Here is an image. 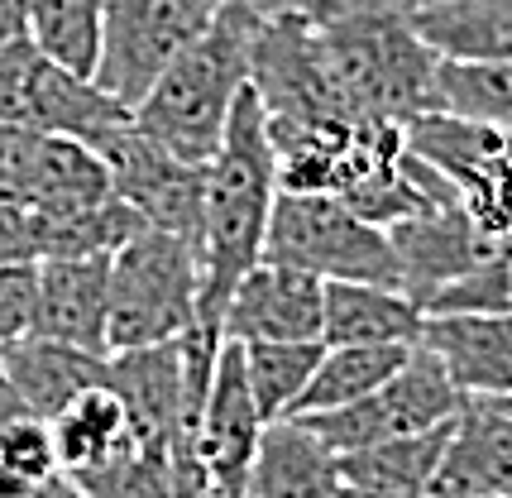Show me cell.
Listing matches in <instances>:
<instances>
[{
  "label": "cell",
  "instance_id": "obj_23",
  "mask_svg": "<svg viewBox=\"0 0 512 498\" xmlns=\"http://www.w3.org/2000/svg\"><path fill=\"white\" fill-rule=\"evenodd\" d=\"M53 436H58V465L63 475H91L101 465H111L115 455L134 451V431L125 398L115 384H96L82 398H72L58 417H53Z\"/></svg>",
  "mask_w": 512,
  "mask_h": 498
},
{
  "label": "cell",
  "instance_id": "obj_10",
  "mask_svg": "<svg viewBox=\"0 0 512 498\" xmlns=\"http://www.w3.org/2000/svg\"><path fill=\"white\" fill-rule=\"evenodd\" d=\"M221 0H111L106 5V48L96 82L115 101L139 106L187 44H197L216 20Z\"/></svg>",
  "mask_w": 512,
  "mask_h": 498
},
{
  "label": "cell",
  "instance_id": "obj_33",
  "mask_svg": "<svg viewBox=\"0 0 512 498\" xmlns=\"http://www.w3.org/2000/svg\"><path fill=\"white\" fill-rule=\"evenodd\" d=\"M0 460L10 470H20L24 479H48L58 475V436H53V422L48 417H34V412H20L15 422L0 427Z\"/></svg>",
  "mask_w": 512,
  "mask_h": 498
},
{
  "label": "cell",
  "instance_id": "obj_6",
  "mask_svg": "<svg viewBox=\"0 0 512 498\" xmlns=\"http://www.w3.org/2000/svg\"><path fill=\"white\" fill-rule=\"evenodd\" d=\"M249 87L259 91L268 120H292V125L369 120L350 106L340 87L312 10H264L249 58Z\"/></svg>",
  "mask_w": 512,
  "mask_h": 498
},
{
  "label": "cell",
  "instance_id": "obj_32",
  "mask_svg": "<svg viewBox=\"0 0 512 498\" xmlns=\"http://www.w3.org/2000/svg\"><path fill=\"white\" fill-rule=\"evenodd\" d=\"M460 202L493 240H512V135L503 154H493L474 178L460 182Z\"/></svg>",
  "mask_w": 512,
  "mask_h": 498
},
{
  "label": "cell",
  "instance_id": "obj_13",
  "mask_svg": "<svg viewBox=\"0 0 512 498\" xmlns=\"http://www.w3.org/2000/svg\"><path fill=\"white\" fill-rule=\"evenodd\" d=\"M326 321V283L307 269H288L259 259L254 269L235 283V293L221 312L225 340H321Z\"/></svg>",
  "mask_w": 512,
  "mask_h": 498
},
{
  "label": "cell",
  "instance_id": "obj_15",
  "mask_svg": "<svg viewBox=\"0 0 512 498\" xmlns=\"http://www.w3.org/2000/svg\"><path fill=\"white\" fill-rule=\"evenodd\" d=\"M393 235V249H398L402 264V288L426 307V297L441 293L446 283H455L460 273H469L479 259H489L503 240H493L489 230L479 226L465 211V202L436 206V211H422L412 221L388 230Z\"/></svg>",
  "mask_w": 512,
  "mask_h": 498
},
{
  "label": "cell",
  "instance_id": "obj_42",
  "mask_svg": "<svg viewBox=\"0 0 512 498\" xmlns=\"http://www.w3.org/2000/svg\"><path fill=\"white\" fill-rule=\"evenodd\" d=\"M465 498H503V494H465Z\"/></svg>",
  "mask_w": 512,
  "mask_h": 498
},
{
  "label": "cell",
  "instance_id": "obj_31",
  "mask_svg": "<svg viewBox=\"0 0 512 498\" xmlns=\"http://www.w3.org/2000/svg\"><path fill=\"white\" fill-rule=\"evenodd\" d=\"M450 312H512V240H503L489 259H479L469 273L426 297V317H450Z\"/></svg>",
  "mask_w": 512,
  "mask_h": 498
},
{
  "label": "cell",
  "instance_id": "obj_43",
  "mask_svg": "<svg viewBox=\"0 0 512 498\" xmlns=\"http://www.w3.org/2000/svg\"><path fill=\"white\" fill-rule=\"evenodd\" d=\"M503 498H512V484H508V494H503Z\"/></svg>",
  "mask_w": 512,
  "mask_h": 498
},
{
  "label": "cell",
  "instance_id": "obj_38",
  "mask_svg": "<svg viewBox=\"0 0 512 498\" xmlns=\"http://www.w3.org/2000/svg\"><path fill=\"white\" fill-rule=\"evenodd\" d=\"M20 412H29V408H24L20 388L10 384V374H5V364H0V427H5V422H15Z\"/></svg>",
  "mask_w": 512,
  "mask_h": 498
},
{
  "label": "cell",
  "instance_id": "obj_27",
  "mask_svg": "<svg viewBox=\"0 0 512 498\" xmlns=\"http://www.w3.org/2000/svg\"><path fill=\"white\" fill-rule=\"evenodd\" d=\"M503 144H508V135L498 125H484V120H469V115H455V111H426L407 125V149L431 163L436 173H446L455 182V192L493 154H503Z\"/></svg>",
  "mask_w": 512,
  "mask_h": 498
},
{
  "label": "cell",
  "instance_id": "obj_41",
  "mask_svg": "<svg viewBox=\"0 0 512 498\" xmlns=\"http://www.w3.org/2000/svg\"><path fill=\"white\" fill-rule=\"evenodd\" d=\"M493 403H503V408H508V412H512V398H493Z\"/></svg>",
  "mask_w": 512,
  "mask_h": 498
},
{
  "label": "cell",
  "instance_id": "obj_12",
  "mask_svg": "<svg viewBox=\"0 0 512 498\" xmlns=\"http://www.w3.org/2000/svg\"><path fill=\"white\" fill-rule=\"evenodd\" d=\"M259 436H264V417L254 408V393L245 379V345L225 340L197 431V455L206 465V498H245Z\"/></svg>",
  "mask_w": 512,
  "mask_h": 498
},
{
  "label": "cell",
  "instance_id": "obj_2",
  "mask_svg": "<svg viewBox=\"0 0 512 498\" xmlns=\"http://www.w3.org/2000/svg\"><path fill=\"white\" fill-rule=\"evenodd\" d=\"M417 0H316L312 10L321 44L350 106L369 120L412 125L436 111L441 53L412 20Z\"/></svg>",
  "mask_w": 512,
  "mask_h": 498
},
{
  "label": "cell",
  "instance_id": "obj_25",
  "mask_svg": "<svg viewBox=\"0 0 512 498\" xmlns=\"http://www.w3.org/2000/svg\"><path fill=\"white\" fill-rule=\"evenodd\" d=\"M450 422H455V417H450ZM450 422L340 455V479H345V484H364V489H379V494H388V498H431V479L441 470V455H446V441H450Z\"/></svg>",
  "mask_w": 512,
  "mask_h": 498
},
{
  "label": "cell",
  "instance_id": "obj_3",
  "mask_svg": "<svg viewBox=\"0 0 512 498\" xmlns=\"http://www.w3.org/2000/svg\"><path fill=\"white\" fill-rule=\"evenodd\" d=\"M264 10L245 0H221L216 20L206 24L197 44H187L158 72V82L134 106V125L178 159L211 163L221 149L240 91L249 87V58Z\"/></svg>",
  "mask_w": 512,
  "mask_h": 498
},
{
  "label": "cell",
  "instance_id": "obj_1",
  "mask_svg": "<svg viewBox=\"0 0 512 498\" xmlns=\"http://www.w3.org/2000/svg\"><path fill=\"white\" fill-rule=\"evenodd\" d=\"M278 192H283V182H278V154H273V139H268V111L259 91L245 87L235 101L221 149L206 168L197 321H221L235 283L264 259Z\"/></svg>",
  "mask_w": 512,
  "mask_h": 498
},
{
  "label": "cell",
  "instance_id": "obj_11",
  "mask_svg": "<svg viewBox=\"0 0 512 498\" xmlns=\"http://www.w3.org/2000/svg\"><path fill=\"white\" fill-rule=\"evenodd\" d=\"M115 197L106 159L87 139L48 135L0 120V202L15 206H67Z\"/></svg>",
  "mask_w": 512,
  "mask_h": 498
},
{
  "label": "cell",
  "instance_id": "obj_28",
  "mask_svg": "<svg viewBox=\"0 0 512 498\" xmlns=\"http://www.w3.org/2000/svg\"><path fill=\"white\" fill-rule=\"evenodd\" d=\"M321 355H326V340H254L245 345V379L264 422L292 417Z\"/></svg>",
  "mask_w": 512,
  "mask_h": 498
},
{
  "label": "cell",
  "instance_id": "obj_24",
  "mask_svg": "<svg viewBox=\"0 0 512 498\" xmlns=\"http://www.w3.org/2000/svg\"><path fill=\"white\" fill-rule=\"evenodd\" d=\"M34 240L39 259H91V254H115L144 230V216L120 197L101 202H67V206H34Z\"/></svg>",
  "mask_w": 512,
  "mask_h": 498
},
{
  "label": "cell",
  "instance_id": "obj_5",
  "mask_svg": "<svg viewBox=\"0 0 512 498\" xmlns=\"http://www.w3.org/2000/svg\"><path fill=\"white\" fill-rule=\"evenodd\" d=\"M264 259L307 269L321 283H393L402 288L393 235L383 226H369L340 197H326V192H278Z\"/></svg>",
  "mask_w": 512,
  "mask_h": 498
},
{
  "label": "cell",
  "instance_id": "obj_26",
  "mask_svg": "<svg viewBox=\"0 0 512 498\" xmlns=\"http://www.w3.org/2000/svg\"><path fill=\"white\" fill-rule=\"evenodd\" d=\"M412 350H417V345H326V355L316 364L312 384L302 388L292 417L335 412V408L359 403V398H369L374 388H383L402 364H407Z\"/></svg>",
  "mask_w": 512,
  "mask_h": 498
},
{
  "label": "cell",
  "instance_id": "obj_21",
  "mask_svg": "<svg viewBox=\"0 0 512 498\" xmlns=\"http://www.w3.org/2000/svg\"><path fill=\"white\" fill-rule=\"evenodd\" d=\"M426 307L393 283H326V345H422Z\"/></svg>",
  "mask_w": 512,
  "mask_h": 498
},
{
  "label": "cell",
  "instance_id": "obj_37",
  "mask_svg": "<svg viewBox=\"0 0 512 498\" xmlns=\"http://www.w3.org/2000/svg\"><path fill=\"white\" fill-rule=\"evenodd\" d=\"M29 498H87V489H82V484H77L72 475H63V470H58V475L39 479V484H34V494H29Z\"/></svg>",
  "mask_w": 512,
  "mask_h": 498
},
{
  "label": "cell",
  "instance_id": "obj_7",
  "mask_svg": "<svg viewBox=\"0 0 512 498\" xmlns=\"http://www.w3.org/2000/svg\"><path fill=\"white\" fill-rule=\"evenodd\" d=\"M130 115L134 106L115 101L96 77H82L67 63H58L29 34L15 39L10 48H0V120L91 144Z\"/></svg>",
  "mask_w": 512,
  "mask_h": 498
},
{
  "label": "cell",
  "instance_id": "obj_40",
  "mask_svg": "<svg viewBox=\"0 0 512 498\" xmlns=\"http://www.w3.org/2000/svg\"><path fill=\"white\" fill-rule=\"evenodd\" d=\"M335 498H388V494H379V489H364V484H345V479H340Z\"/></svg>",
  "mask_w": 512,
  "mask_h": 498
},
{
  "label": "cell",
  "instance_id": "obj_17",
  "mask_svg": "<svg viewBox=\"0 0 512 498\" xmlns=\"http://www.w3.org/2000/svg\"><path fill=\"white\" fill-rule=\"evenodd\" d=\"M512 484V412L493 398H465L450 422L441 470L431 479V498L508 494Z\"/></svg>",
  "mask_w": 512,
  "mask_h": 498
},
{
  "label": "cell",
  "instance_id": "obj_20",
  "mask_svg": "<svg viewBox=\"0 0 512 498\" xmlns=\"http://www.w3.org/2000/svg\"><path fill=\"white\" fill-rule=\"evenodd\" d=\"M0 364H5L10 384L20 388L24 408L34 417H48V422L72 398H82L87 388L111 384V360L106 355H91L82 345H63V340L48 336H24L15 345H5Z\"/></svg>",
  "mask_w": 512,
  "mask_h": 498
},
{
  "label": "cell",
  "instance_id": "obj_4",
  "mask_svg": "<svg viewBox=\"0 0 512 498\" xmlns=\"http://www.w3.org/2000/svg\"><path fill=\"white\" fill-rule=\"evenodd\" d=\"M201 245L173 230L144 226L111 254V355L197 326Z\"/></svg>",
  "mask_w": 512,
  "mask_h": 498
},
{
  "label": "cell",
  "instance_id": "obj_29",
  "mask_svg": "<svg viewBox=\"0 0 512 498\" xmlns=\"http://www.w3.org/2000/svg\"><path fill=\"white\" fill-rule=\"evenodd\" d=\"M106 5L111 0H34L29 39L82 77H96L106 48Z\"/></svg>",
  "mask_w": 512,
  "mask_h": 498
},
{
  "label": "cell",
  "instance_id": "obj_9",
  "mask_svg": "<svg viewBox=\"0 0 512 498\" xmlns=\"http://www.w3.org/2000/svg\"><path fill=\"white\" fill-rule=\"evenodd\" d=\"M91 149L106 159L115 182V197L130 202L144 226L173 230L201 245V221H206V168L211 163L178 159L168 144H158L154 135H144L139 125L120 120L106 135L91 139Z\"/></svg>",
  "mask_w": 512,
  "mask_h": 498
},
{
  "label": "cell",
  "instance_id": "obj_22",
  "mask_svg": "<svg viewBox=\"0 0 512 498\" xmlns=\"http://www.w3.org/2000/svg\"><path fill=\"white\" fill-rule=\"evenodd\" d=\"M412 20L441 58L512 63V0H417Z\"/></svg>",
  "mask_w": 512,
  "mask_h": 498
},
{
  "label": "cell",
  "instance_id": "obj_19",
  "mask_svg": "<svg viewBox=\"0 0 512 498\" xmlns=\"http://www.w3.org/2000/svg\"><path fill=\"white\" fill-rule=\"evenodd\" d=\"M340 455L297 417L264 422L245 498H335Z\"/></svg>",
  "mask_w": 512,
  "mask_h": 498
},
{
  "label": "cell",
  "instance_id": "obj_18",
  "mask_svg": "<svg viewBox=\"0 0 512 498\" xmlns=\"http://www.w3.org/2000/svg\"><path fill=\"white\" fill-rule=\"evenodd\" d=\"M422 345L441 355L465 398H512V312L426 317Z\"/></svg>",
  "mask_w": 512,
  "mask_h": 498
},
{
  "label": "cell",
  "instance_id": "obj_30",
  "mask_svg": "<svg viewBox=\"0 0 512 498\" xmlns=\"http://www.w3.org/2000/svg\"><path fill=\"white\" fill-rule=\"evenodd\" d=\"M436 111L469 115V120H484V125H498L503 135H512V63L441 58Z\"/></svg>",
  "mask_w": 512,
  "mask_h": 498
},
{
  "label": "cell",
  "instance_id": "obj_16",
  "mask_svg": "<svg viewBox=\"0 0 512 498\" xmlns=\"http://www.w3.org/2000/svg\"><path fill=\"white\" fill-rule=\"evenodd\" d=\"M111 384L125 398L130 431L139 451H154L173 460V436L187 403V369H182V336L139 345V350H115Z\"/></svg>",
  "mask_w": 512,
  "mask_h": 498
},
{
  "label": "cell",
  "instance_id": "obj_8",
  "mask_svg": "<svg viewBox=\"0 0 512 498\" xmlns=\"http://www.w3.org/2000/svg\"><path fill=\"white\" fill-rule=\"evenodd\" d=\"M460 408H465V393L455 388L441 355L417 345L398 374L383 388H374L369 398H359V403L335 412H307L297 422H307L335 455H350V451H364V446H379V441H393V436L441 427Z\"/></svg>",
  "mask_w": 512,
  "mask_h": 498
},
{
  "label": "cell",
  "instance_id": "obj_14",
  "mask_svg": "<svg viewBox=\"0 0 512 498\" xmlns=\"http://www.w3.org/2000/svg\"><path fill=\"white\" fill-rule=\"evenodd\" d=\"M34 336L82 345L111 360V254L39 259Z\"/></svg>",
  "mask_w": 512,
  "mask_h": 498
},
{
  "label": "cell",
  "instance_id": "obj_34",
  "mask_svg": "<svg viewBox=\"0 0 512 498\" xmlns=\"http://www.w3.org/2000/svg\"><path fill=\"white\" fill-rule=\"evenodd\" d=\"M39 307V264H0V350L34 336Z\"/></svg>",
  "mask_w": 512,
  "mask_h": 498
},
{
  "label": "cell",
  "instance_id": "obj_39",
  "mask_svg": "<svg viewBox=\"0 0 512 498\" xmlns=\"http://www.w3.org/2000/svg\"><path fill=\"white\" fill-rule=\"evenodd\" d=\"M245 5H254V10H307L316 0H245Z\"/></svg>",
  "mask_w": 512,
  "mask_h": 498
},
{
  "label": "cell",
  "instance_id": "obj_35",
  "mask_svg": "<svg viewBox=\"0 0 512 498\" xmlns=\"http://www.w3.org/2000/svg\"><path fill=\"white\" fill-rule=\"evenodd\" d=\"M0 264H39V240H34L29 206L0 202Z\"/></svg>",
  "mask_w": 512,
  "mask_h": 498
},
{
  "label": "cell",
  "instance_id": "obj_36",
  "mask_svg": "<svg viewBox=\"0 0 512 498\" xmlns=\"http://www.w3.org/2000/svg\"><path fill=\"white\" fill-rule=\"evenodd\" d=\"M29 20H34V0H0V48L24 39Z\"/></svg>",
  "mask_w": 512,
  "mask_h": 498
}]
</instances>
